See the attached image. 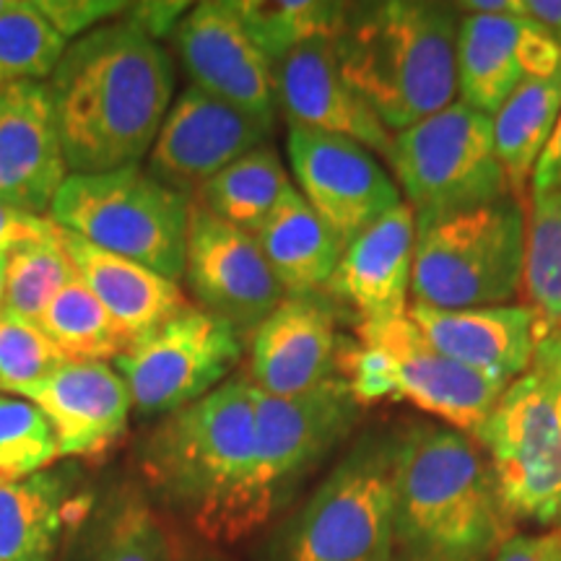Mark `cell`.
I'll return each instance as SVG.
<instances>
[{
  "label": "cell",
  "instance_id": "1",
  "mask_svg": "<svg viewBox=\"0 0 561 561\" xmlns=\"http://www.w3.org/2000/svg\"><path fill=\"white\" fill-rule=\"evenodd\" d=\"M70 174L149 157L174 96L172 55L128 19L73 39L47 79Z\"/></svg>",
  "mask_w": 561,
  "mask_h": 561
},
{
  "label": "cell",
  "instance_id": "2",
  "mask_svg": "<svg viewBox=\"0 0 561 561\" xmlns=\"http://www.w3.org/2000/svg\"><path fill=\"white\" fill-rule=\"evenodd\" d=\"M255 405V385L248 375H234L201 401L161 416L138 447L146 494L206 543L229 546L252 536Z\"/></svg>",
  "mask_w": 561,
  "mask_h": 561
},
{
  "label": "cell",
  "instance_id": "3",
  "mask_svg": "<svg viewBox=\"0 0 561 561\" xmlns=\"http://www.w3.org/2000/svg\"><path fill=\"white\" fill-rule=\"evenodd\" d=\"M460 9L430 0L348 5L335 60L348 87L390 133L450 107L458 96Z\"/></svg>",
  "mask_w": 561,
  "mask_h": 561
},
{
  "label": "cell",
  "instance_id": "4",
  "mask_svg": "<svg viewBox=\"0 0 561 561\" xmlns=\"http://www.w3.org/2000/svg\"><path fill=\"white\" fill-rule=\"evenodd\" d=\"M392 523L401 553L434 561H486L510 538L489 462L450 426L396 437Z\"/></svg>",
  "mask_w": 561,
  "mask_h": 561
},
{
  "label": "cell",
  "instance_id": "5",
  "mask_svg": "<svg viewBox=\"0 0 561 561\" xmlns=\"http://www.w3.org/2000/svg\"><path fill=\"white\" fill-rule=\"evenodd\" d=\"M525 227L517 198L416 219L413 301L439 310L512 305L523 289Z\"/></svg>",
  "mask_w": 561,
  "mask_h": 561
},
{
  "label": "cell",
  "instance_id": "6",
  "mask_svg": "<svg viewBox=\"0 0 561 561\" xmlns=\"http://www.w3.org/2000/svg\"><path fill=\"white\" fill-rule=\"evenodd\" d=\"M193 201L140 164L68 174L50 206L60 229L180 284Z\"/></svg>",
  "mask_w": 561,
  "mask_h": 561
},
{
  "label": "cell",
  "instance_id": "7",
  "mask_svg": "<svg viewBox=\"0 0 561 561\" xmlns=\"http://www.w3.org/2000/svg\"><path fill=\"white\" fill-rule=\"evenodd\" d=\"M359 343L339 356V375L362 405L405 401L473 437L507 382L447 359L405 318L356 325Z\"/></svg>",
  "mask_w": 561,
  "mask_h": 561
},
{
  "label": "cell",
  "instance_id": "8",
  "mask_svg": "<svg viewBox=\"0 0 561 561\" xmlns=\"http://www.w3.org/2000/svg\"><path fill=\"white\" fill-rule=\"evenodd\" d=\"M396 437L364 434L278 530L271 561H390Z\"/></svg>",
  "mask_w": 561,
  "mask_h": 561
},
{
  "label": "cell",
  "instance_id": "9",
  "mask_svg": "<svg viewBox=\"0 0 561 561\" xmlns=\"http://www.w3.org/2000/svg\"><path fill=\"white\" fill-rule=\"evenodd\" d=\"M390 170L416 219L515 198L494 146V121L455 100L396 133Z\"/></svg>",
  "mask_w": 561,
  "mask_h": 561
},
{
  "label": "cell",
  "instance_id": "10",
  "mask_svg": "<svg viewBox=\"0 0 561 561\" xmlns=\"http://www.w3.org/2000/svg\"><path fill=\"white\" fill-rule=\"evenodd\" d=\"M504 515L561 523V396L536 371L512 380L473 434Z\"/></svg>",
  "mask_w": 561,
  "mask_h": 561
},
{
  "label": "cell",
  "instance_id": "11",
  "mask_svg": "<svg viewBox=\"0 0 561 561\" xmlns=\"http://www.w3.org/2000/svg\"><path fill=\"white\" fill-rule=\"evenodd\" d=\"M362 409L364 405L341 375L289 398L257 390V462L250 496L252 533L268 525L328 455L348 439L359 424Z\"/></svg>",
  "mask_w": 561,
  "mask_h": 561
},
{
  "label": "cell",
  "instance_id": "12",
  "mask_svg": "<svg viewBox=\"0 0 561 561\" xmlns=\"http://www.w3.org/2000/svg\"><path fill=\"white\" fill-rule=\"evenodd\" d=\"M244 339L201 307L187 305L140 335L115 359L128 385L133 411L170 416L229 380L242 359Z\"/></svg>",
  "mask_w": 561,
  "mask_h": 561
},
{
  "label": "cell",
  "instance_id": "13",
  "mask_svg": "<svg viewBox=\"0 0 561 561\" xmlns=\"http://www.w3.org/2000/svg\"><path fill=\"white\" fill-rule=\"evenodd\" d=\"M182 278L195 307L227 322L242 339H250L286 299L255 237L198 203L191 206Z\"/></svg>",
  "mask_w": 561,
  "mask_h": 561
},
{
  "label": "cell",
  "instance_id": "14",
  "mask_svg": "<svg viewBox=\"0 0 561 561\" xmlns=\"http://www.w3.org/2000/svg\"><path fill=\"white\" fill-rule=\"evenodd\" d=\"M289 161L297 191L343 244L403 203L382 161L356 140L289 125Z\"/></svg>",
  "mask_w": 561,
  "mask_h": 561
},
{
  "label": "cell",
  "instance_id": "15",
  "mask_svg": "<svg viewBox=\"0 0 561 561\" xmlns=\"http://www.w3.org/2000/svg\"><path fill=\"white\" fill-rule=\"evenodd\" d=\"M172 42L191 87L273 128L278 112L276 66L252 42L234 5L227 0L191 5L174 26Z\"/></svg>",
  "mask_w": 561,
  "mask_h": 561
},
{
  "label": "cell",
  "instance_id": "16",
  "mask_svg": "<svg viewBox=\"0 0 561 561\" xmlns=\"http://www.w3.org/2000/svg\"><path fill=\"white\" fill-rule=\"evenodd\" d=\"M271 130V125L248 112L198 87H187L167 112L146 170L172 191L193 198L201 185L227 170L231 161L263 146Z\"/></svg>",
  "mask_w": 561,
  "mask_h": 561
},
{
  "label": "cell",
  "instance_id": "17",
  "mask_svg": "<svg viewBox=\"0 0 561 561\" xmlns=\"http://www.w3.org/2000/svg\"><path fill=\"white\" fill-rule=\"evenodd\" d=\"M561 68V45L530 16L462 13L458 32V94L494 117L523 83Z\"/></svg>",
  "mask_w": 561,
  "mask_h": 561
},
{
  "label": "cell",
  "instance_id": "18",
  "mask_svg": "<svg viewBox=\"0 0 561 561\" xmlns=\"http://www.w3.org/2000/svg\"><path fill=\"white\" fill-rule=\"evenodd\" d=\"M68 174L47 81L0 89V203L47 216Z\"/></svg>",
  "mask_w": 561,
  "mask_h": 561
},
{
  "label": "cell",
  "instance_id": "19",
  "mask_svg": "<svg viewBox=\"0 0 561 561\" xmlns=\"http://www.w3.org/2000/svg\"><path fill=\"white\" fill-rule=\"evenodd\" d=\"M276 100L289 125L356 140L390 164L396 133L343 79L333 39L307 42L276 62Z\"/></svg>",
  "mask_w": 561,
  "mask_h": 561
},
{
  "label": "cell",
  "instance_id": "20",
  "mask_svg": "<svg viewBox=\"0 0 561 561\" xmlns=\"http://www.w3.org/2000/svg\"><path fill=\"white\" fill-rule=\"evenodd\" d=\"M339 333L325 294L286 297L250 335V382L289 398L339 375Z\"/></svg>",
  "mask_w": 561,
  "mask_h": 561
},
{
  "label": "cell",
  "instance_id": "21",
  "mask_svg": "<svg viewBox=\"0 0 561 561\" xmlns=\"http://www.w3.org/2000/svg\"><path fill=\"white\" fill-rule=\"evenodd\" d=\"M413 248L416 216L403 201L346 244L322 294L343 301L356 314V325L405 318L411 307Z\"/></svg>",
  "mask_w": 561,
  "mask_h": 561
},
{
  "label": "cell",
  "instance_id": "22",
  "mask_svg": "<svg viewBox=\"0 0 561 561\" xmlns=\"http://www.w3.org/2000/svg\"><path fill=\"white\" fill-rule=\"evenodd\" d=\"M50 421L60 458L100 460L128 430V385L107 362H68L24 392Z\"/></svg>",
  "mask_w": 561,
  "mask_h": 561
},
{
  "label": "cell",
  "instance_id": "23",
  "mask_svg": "<svg viewBox=\"0 0 561 561\" xmlns=\"http://www.w3.org/2000/svg\"><path fill=\"white\" fill-rule=\"evenodd\" d=\"M409 318L432 348L462 367L507 385L530 369L538 320L528 305L439 310L413 301Z\"/></svg>",
  "mask_w": 561,
  "mask_h": 561
},
{
  "label": "cell",
  "instance_id": "24",
  "mask_svg": "<svg viewBox=\"0 0 561 561\" xmlns=\"http://www.w3.org/2000/svg\"><path fill=\"white\" fill-rule=\"evenodd\" d=\"M62 244H66L76 276L102 301L104 310L112 314V320L123 328L130 341L151 333L161 322L178 314L182 307L191 305L180 284L159 276L146 265L94 248L66 229H62Z\"/></svg>",
  "mask_w": 561,
  "mask_h": 561
},
{
  "label": "cell",
  "instance_id": "25",
  "mask_svg": "<svg viewBox=\"0 0 561 561\" xmlns=\"http://www.w3.org/2000/svg\"><path fill=\"white\" fill-rule=\"evenodd\" d=\"M89 494L73 491L66 473L42 471L0 486V561H53L62 533L89 517Z\"/></svg>",
  "mask_w": 561,
  "mask_h": 561
},
{
  "label": "cell",
  "instance_id": "26",
  "mask_svg": "<svg viewBox=\"0 0 561 561\" xmlns=\"http://www.w3.org/2000/svg\"><path fill=\"white\" fill-rule=\"evenodd\" d=\"M252 237L286 297L325 291L346 250L341 237L320 219L297 187L284 195Z\"/></svg>",
  "mask_w": 561,
  "mask_h": 561
},
{
  "label": "cell",
  "instance_id": "27",
  "mask_svg": "<svg viewBox=\"0 0 561 561\" xmlns=\"http://www.w3.org/2000/svg\"><path fill=\"white\" fill-rule=\"evenodd\" d=\"M81 561H182L180 538L146 489L121 483L79 528Z\"/></svg>",
  "mask_w": 561,
  "mask_h": 561
},
{
  "label": "cell",
  "instance_id": "28",
  "mask_svg": "<svg viewBox=\"0 0 561 561\" xmlns=\"http://www.w3.org/2000/svg\"><path fill=\"white\" fill-rule=\"evenodd\" d=\"M561 117V68L546 79L523 83L502 104L494 121V146L510 191L520 198L533 178L536 161L549 144Z\"/></svg>",
  "mask_w": 561,
  "mask_h": 561
},
{
  "label": "cell",
  "instance_id": "29",
  "mask_svg": "<svg viewBox=\"0 0 561 561\" xmlns=\"http://www.w3.org/2000/svg\"><path fill=\"white\" fill-rule=\"evenodd\" d=\"M291 187L276 149L263 144L201 185L191 201L252 234Z\"/></svg>",
  "mask_w": 561,
  "mask_h": 561
},
{
  "label": "cell",
  "instance_id": "30",
  "mask_svg": "<svg viewBox=\"0 0 561 561\" xmlns=\"http://www.w3.org/2000/svg\"><path fill=\"white\" fill-rule=\"evenodd\" d=\"M39 328L50 335L68 362L115 364L133 343L79 276L70 278L55 294L42 314Z\"/></svg>",
  "mask_w": 561,
  "mask_h": 561
},
{
  "label": "cell",
  "instance_id": "31",
  "mask_svg": "<svg viewBox=\"0 0 561 561\" xmlns=\"http://www.w3.org/2000/svg\"><path fill=\"white\" fill-rule=\"evenodd\" d=\"M237 16L261 50L273 60L314 39H335L351 3L331 0H237Z\"/></svg>",
  "mask_w": 561,
  "mask_h": 561
},
{
  "label": "cell",
  "instance_id": "32",
  "mask_svg": "<svg viewBox=\"0 0 561 561\" xmlns=\"http://www.w3.org/2000/svg\"><path fill=\"white\" fill-rule=\"evenodd\" d=\"M523 291L538 335L561 325V191L530 193Z\"/></svg>",
  "mask_w": 561,
  "mask_h": 561
},
{
  "label": "cell",
  "instance_id": "33",
  "mask_svg": "<svg viewBox=\"0 0 561 561\" xmlns=\"http://www.w3.org/2000/svg\"><path fill=\"white\" fill-rule=\"evenodd\" d=\"M73 276V263L62 244V229L55 237L19 244L5 255L3 312L39 325L47 305Z\"/></svg>",
  "mask_w": 561,
  "mask_h": 561
},
{
  "label": "cell",
  "instance_id": "34",
  "mask_svg": "<svg viewBox=\"0 0 561 561\" xmlns=\"http://www.w3.org/2000/svg\"><path fill=\"white\" fill-rule=\"evenodd\" d=\"M68 45L37 0H13L0 16V89L50 79Z\"/></svg>",
  "mask_w": 561,
  "mask_h": 561
},
{
  "label": "cell",
  "instance_id": "35",
  "mask_svg": "<svg viewBox=\"0 0 561 561\" xmlns=\"http://www.w3.org/2000/svg\"><path fill=\"white\" fill-rule=\"evenodd\" d=\"M60 458L50 421L26 398L0 396V486L32 479Z\"/></svg>",
  "mask_w": 561,
  "mask_h": 561
},
{
  "label": "cell",
  "instance_id": "36",
  "mask_svg": "<svg viewBox=\"0 0 561 561\" xmlns=\"http://www.w3.org/2000/svg\"><path fill=\"white\" fill-rule=\"evenodd\" d=\"M62 364L68 359L37 322L0 312V390L24 398Z\"/></svg>",
  "mask_w": 561,
  "mask_h": 561
},
{
  "label": "cell",
  "instance_id": "37",
  "mask_svg": "<svg viewBox=\"0 0 561 561\" xmlns=\"http://www.w3.org/2000/svg\"><path fill=\"white\" fill-rule=\"evenodd\" d=\"M37 5L68 42L125 16L128 11V3L121 0H37Z\"/></svg>",
  "mask_w": 561,
  "mask_h": 561
},
{
  "label": "cell",
  "instance_id": "38",
  "mask_svg": "<svg viewBox=\"0 0 561 561\" xmlns=\"http://www.w3.org/2000/svg\"><path fill=\"white\" fill-rule=\"evenodd\" d=\"M55 234H60V227L50 216H34L0 203V252H11L19 244Z\"/></svg>",
  "mask_w": 561,
  "mask_h": 561
},
{
  "label": "cell",
  "instance_id": "39",
  "mask_svg": "<svg viewBox=\"0 0 561 561\" xmlns=\"http://www.w3.org/2000/svg\"><path fill=\"white\" fill-rule=\"evenodd\" d=\"M491 561H561V528L510 536Z\"/></svg>",
  "mask_w": 561,
  "mask_h": 561
},
{
  "label": "cell",
  "instance_id": "40",
  "mask_svg": "<svg viewBox=\"0 0 561 561\" xmlns=\"http://www.w3.org/2000/svg\"><path fill=\"white\" fill-rule=\"evenodd\" d=\"M187 11H191L187 3H128L125 19L140 26L146 34H151L153 39H161L164 34L174 32V26Z\"/></svg>",
  "mask_w": 561,
  "mask_h": 561
},
{
  "label": "cell",
  "instance_id": "41",
  "mask_svg": "<svg viewBox=\"0 0 561 561\" xmlns=\"http://www.w3.org/2000/svg\"><path fill=\"white\" fill-rule=\"evenodd\" d=\"M530 371L543 377L561 396V328L538 335L536 348H533Z\"/></svg>",
  "mask_w": 561,
  "mask_h": 561
},
{
  "label": "cell",
  "instance_id": "42",
  "mask_svg": "<svg viewBox=\"0 0 561 561\" xmlns=\"http://www.w3.org/2000/svg\"><path fill=\"white\" fill-rule=\"evenodd\" d=\"M561 191V117L530 178V193Z\"/></svg>",
  "mask_w": 561,
  "mask_h": 561
},
{
  "label": "cell",
  "instance_id": "43",
  "mask_svg": "<svg viewBox=\"0 0 561 561\" xmlns=\"http://www.w3.org/2000/svg\"><path fill=\"white\" fill-rule=\"evenodd\" d=\"M525 13L561 45V0H525Z\"/></svg>",
  "mask_w": 561,
  "mask_h": 561
},
{
  "label": "cell",
  "instance_id": "44",
  "mask_svg": "<svg viewBox=\"0 0 561 561\" xmlns=\"http://www.w3.org/2000/svg\"><path fill=\"white\" fill-rule=\"evenodd\" d=\"M458 9L462 13H494V16L515 13V16H528L525 0H468V3H458Z\"/></svg>",
  "mask_w": 561,
  "mask_h": 561
},
{
  "label": "cell",
  "instance_id": "45",
  "mask_svg": "<svg viewBox=\"0 0 561 561\" xmlns=\"http://www.w3.org/2000/svg\"><path fill=\"white\" fill-rule=\"evenodd\" d=\"M182 561H234L227 553L221 551H208V549H201V551H185L182 553Z\"/></svg>",
  "mask_w": 561,
  "mask_h": 561
},
{
  "label": "cell",
  "instance_id": "46",
  "mask_svg": "<svg viewBox=\"0 0 561 561\" xmlns=\"http://www.w3.org/2000/svg\"><path fill=\"white\" fill-rule=\"evenodd\" d=\"M5 255H9V252H0V312H3V291H5Z\"/></svg>",
  "mask_w": 561,
  "mask_h": 561
},
{
  "label": "cell",
  "instance_id": "47",
  "mask_svg": "<svg viewBox=\"0 0 561 561\" xmlns=\"http://www.w3.org/2000/svg\"><path fill=\"white\" fill-rule=\"evenodd\" d=\"M390 561H434V559H419V557H409V553H398V557H390Z\"/></svg>",
  "mask_w": 561,
  "mask_h": 561
},
{
  "label": "cell",
  "instance_id": "48",
  "mask_svg": "<svg viewBox=\"0 0 561 561\" xmlns=\"http://www.w3.org/2000/svg\"><path fill=\"white\" fill-rule=\"evenodd\" d=\"M559 328H561V325H559Z\"/></svg>",
  "mask_w": 561,
  "mask_h": 561
}]
</instances>
